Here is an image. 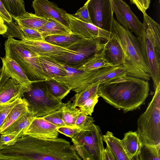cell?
Here are the masks:
<instances>
[{
    "label": "cell",
    "mask_w": 160,
    "mask_h": 160,
    "mask_svg": "<svg viewBox=\"0 0 160 160\" xmlns=\"http://www.w3.org/2000/svg\"><path fill=\"white\" fill-rule=\"evenodd\" d=\"M0 160H81L73 145L66 139L38 138L27 135L11 145L0 148Z\"/></svg>",
    "instance_id": "cell-1"
},
{
    "label": "cell",
    "mask_w": 160,
    "mask_h": 160,
    "mask_svg": "<svg viewBox=\"0 0 160 160\" xmlns=\"http://www.w3.org/2000/svg\"><path fill=\"white\" fill-rule=\"evenodd\" d=\"M149 91L148 81L126 75L100 83L98 94L107 103L126 113L139 108Z\"/></svg>",
    "instance_id": "cell-2"
},
{
    "label": "cell",
    "mask_w": 160,
    "mask_h": 160,
    "mask_svg": "<svg viewBox=\"0 0 160 160\" xmlns=\"http://www.w3.org/2000/svg\"><path fill=\"white\" fill-rule=\"evenodd\" d=\"M111 32L122 49L124 54L122 65L127 74L148 81L151 78L150 72L144 60L137 37L114 18Z\"/></svg>",
    "instance_id": "cell-3"
},
{
    "label": "cell",
    "mask_w": 160,
    "mask_h": 160,
    "mask_svg": "<svg viewBox=\"0 0 160 160\" xmlns=\"http://www.w3.org/2000/svg\"><path fill=\"white\" fill-rule=\"evenodd\" d=\"M143 16L141 33L137 37L155 90L160 82V26L146 13Z\"/></svg>",
    "instance_id": "cell-4"
},
{
    "label": "cell",
    "mask_w": 160,
    "mask_h": 160,
    "mask_svg": "<svg viewBox=\"0 0 160 160\" xmlns=\"http://www.w3.org/2000/svg\"><path fill=\"white\" fill-rule=\"evenodd\" d=\"M145 111L137 121V132L142 143L160 144V82Z\"/></svg>",
    "instance_id": "cell-5"
},
{
    "label": "cell",
    "mask_w": 160,
    "mask_h": 160,
    "mask_svg": "<svg viewBox=\"0 0 160 160\" xmlns=\"http://www.w3.org/2000/svg\"><path fill=\"white\" fill-rule=\"evenodd\" d=\"M7 38L4 44L5 56L12 58L17 62L23 69L30 80L33 81L51 79L43 71L38 56L26 49L18 40L10 36Z\"/></svg>",
    "instance_id": "cell-6"
},
{
    "label": "cell",
    "mask_w": 160,
    "mask_h": 160,
    "mask_svg": "<svg viewBox=\"0 0 160 160\" xmlns=\"http://www.w3.org/2000/svg\"><path fill=\"white\" fill-rule=\"evenodd\" d=\"M29 88L22 98L27 102L28 110L37 117H43L61 108L63 103L51 92L46 80L32 81Z\"/></svg>",
    "instance_id": "cell-7"
},
{
    "label": "cell",
    "mask_w": 160,
    "mask_h": 160,
    "mask_svg": "<svg viewBox=\"0 0 160 160\" xmlns=\"http://www.w3.org/2000/svg\"><path fill=\"white\" fill-rule=\"evenodd\" d=\"M74 148L83 160H102L104 148L100 127L92 123L71 138Z\"/></svg>",
    "instance_id": "cell-8"
},
{
    "label": "cell",
    "mask_w": 160,
    "mask_h": 160,
    "mask_svg": "<svg viewBox=\"0 0 160 160\" xmlns=\"http://www.w3.org/2000/svg\"><path fill=\"white\" fill-rule=\"evenodd\" d=\"M103 41L99 38H84L67 48L73 52H66L50 58L65 66L76 69L103 49Z\"/></svg>",
    "instance_id": "cell-9"
},
{
    "label": "cell",
    "mask_w": 160,
    "mask_h": 160,
    "mask_svg": "<svg viewBox=\"0 0 160 160\" xmlns=\"http://www.w3.org/2000/svg\"><path fill=\"white\" fill-rule=\"evenodd\" d=\"M87 6L92 24L111 32L114 11L110 0H88Z\"/></svg>",
    "instance_id": "cell-10"
},
{
    "label": "cell",
    "mask_w": 160,
    "mask_h": 160,
    "mask_svg": "<svg viewBox=\"0 0 160 160\" xmlns=\"http://www.w3.org/2000/svg\"><path fill=\"white\" fill-rule=\"evenodd\" d=\"M68 28L72 33L77 34L85 38H99L105 41L112 35L111 32L100 28L94 25L82 21L72 14L68 13Z\"/></svg>",
    "instance_id": "cell-11"
},
{
    "label": "cell",
    "mask_w": 160,
    "mask_h": 160,
    "mask_svg": "<svg viewBox=\"0 0 160 160\" xmlns=\"http://www.w3.org/2000/svg\"><path fill=\"white\" fill-rule=\"evenodd\" d=\"M32 7L36 15L42 18L53 19L68 28V13L63 9L59 8L54 3L48 0H34Z\"/></svg>",
    "instance_id": "cell-12"
},
{
    "label": "cell",
    "mask_w": 160,
    "mask_h": 160,
    "mask_svg": "<svg viewBox=\"0 0 160 160\" xmlns=\"http://www.w3.org/2000/svg\"><path fill=\"white\" fill-rule=\"evenodd\" d=\"M18 41L26 49L38 56L51 57L66 52H74L71 49L53 45L44 40L23 39Z\"/></svg>",
    "instance_id": "cell-13"
},
{
    "label": "cell",
    "mask_w": 160,
    "mask_h": 160,
    "mask_svg": "<svg viewBox=\"0 0 160 160\" xmlns=\"http://www.w3.org/2000/svg\"><path fill=\"white\" fill-rule=\"evenodd\" d=\"M57 127L43 117H36L27 128L24 134L38 138L55 139L58 138L59 134Z\"/></svg>",
    "instance_id": "cell-14"
},
{
    "label": "cell",
    "mask_w": 160,
    "mask_h": 160,
    "mask_svg": "<svg viewBox=\"0 0 160 160\" xmlns=\"http://www.w3.org/2000/svg\"><path fill=\"white\" fill-rule=\"evenodd\" d=\"M29 89L15 79L8 78L0 85V104L22 97Z\"/></svg>",
    "instance_id": "cell-15"
},
{
    "label": "cell",
    "mask_w": 160,
    "mask_h": 160,
    "mask_svg": "<svg viewBox=\"0 0 160 160\" xmlns=\"http://www.w3.org/2000/svg\"><path fill=\"white\" fill-rule=\"evenodd\" d=\"M4 22L7 27V30L3 35L4 37L10 36L18 38L21 40H44L42 35L37 30L23 27L12 21L9 23L5 22Z\"/></svg>",
    "instance_id": "cell-16"
},
{
    "label": "cell",
    "mask_w": 160,
    "mask_h": 160,
    "mask_svg": "<svg viewBox=\"0 0 160 160\" xmlns=\"http://www.w3.org/2000/svg\"><path fill=\"white\" fill-rule=\"evenodd\" d=\"M6 74L24 86L30 88L32 81L28 78L22 68L12 58L7 56L0 57Z\"/></svg>",
    "instance_id": "cell-17"
},
{
    "label": "cell",
    "mask_w": 160,
    "mask_h": 160,
    "mask_svg": "<svg viewBox=\"0 0 160 160\" xmlns=\"http://www.w3.org/2000/svg\"><path fill=\"white\" fill-rule=\"evenodd\" d=\"M118 10L128 23L129 30L138 37L141 34L142 23L132 11L129 6L123 0H113Z\"/></svg>",
    "instance_id": "cell-18"
},
{
    "label": "cell",
    "mask_w": 160,
    "mask_h": 160,
    "mask_svg": "<svg viewBox=\"0 0 160 160\" xmlns=\"http://www.w3.org/2000/svg\"><path fill=\"white\" fill-rule=\"evenodd\" d=\"M103 49L105 57L113 66L122 65L123 52L121 45L112 34L104 42Z\"/></svg>",
    "instance_id": "cell-19"
},
{
    "label": "cell",
    "mask_w": 160,
    "mask_h": 160,
    "mask_svg": "<svg viewBox=\"0 0 160 160\" xmlns=\"http://www.w3.org/2000/svg\"><path fill=\"white\" fill-rule=\"evenodd\" d=\"M41 66L50 79L66 76L67 72L64 66L49 57L38 56Z\"/></svg>",
    "instance_id": "cell-20"
},
{
    "label": "cell",
    "mask_w": 160,
    "mask_h": 160,
    "mask_svg": "<svg viewBox=\"0 0 160 160\" xmlns=\"http://www.w3.org/2000/svg\"><path fill=\"white\" fill-rule=\"evenodd\" d=\"M121 141L129 160H133L137 155L142 144L138 132L130 131L125 133Z\"/></svg>",
    "instance_id": "cell-21"
},
{
    "label": "cell",
    "mask_w": 160,
    "mask_h": 160,
    "mask_svg": "<svg viewBox=\"0 0 160 160\" xmlns=\"http://www.w3.org/2000/svg\"><path fill=\"white\" fill-rule=\"evenodd\" d=\"M36 117L29 110L19 117L2 133L4 134H20L24 135V132Z\"/></svg>",
    "instance_id": "cell-22"
},
{
    "label": "cell",
    "mask_w": 160,
    "mask_h": 160,
    "mask_svg": "<svg viewBox=\"0 0 160 160\" xmlns=\"http://www.w3.org/2000/svg\"><path fill=\"white\" fill-rule=\"evenodd\" d=\"M102 140L111 151L115 160H130L124 149L121 140L114 136L112 132L107 131L102 135Z\"/></svg>",
    "instance_id": "cell-23"
},
{
    "label": "cell",
    "mask_w": 160,
    "mask_h": 160,
    "mask_svg": "<svg viewBox=\"0 0 160 160\" xmlns=\"http://www.w3.org/2000/svg\"><path fill=\"white\" fill-rule=\"evenodd\" d=\"M84 38L79 35L71 32L48 36L44 38V40L53 45L67 48Z\"/></svg>",
    "instance_id": "cell-24"
},
{
    "label": "cell",
    "mask_w": 160,
    "mask_h": 160,
    "mask_svg": "<svg viewBox=\"0 0 160 160\" xmlns=\"http://www.w3.org/2000/svg\"><path fill=\"white\" fill-rule=\"evenodd\" d=\"M114 66L105 57L102 49L93 55L82 65L76 69L89 71Z\"/></svg>",
    "instance_id": "cell-25"
},
{
    "label": "cell",
    "mask_w": 160,
    "mask_h": 160,
    "mask_svg": "<svg viewBox=\"0 0 160 160\" xmlns=\"http://www.w3.org/2000/svg\"><path fill=\"white\" fill-rule=\"evenodd\" d=\"M18 24L27 28L38 30L48 21V19L39 17L35 14L26 12L22 15L13 18Z\"/></svg>",
    "instance_id": "cell-26"
},
{
    "label": "cell",
    "mask_w": 160,
    "mask_h": 160,
    "mask_svg": "<svg viewBox=\"0 0 160 160\" xmlns=\"http://www.w3.org/2000/svg\"><path fill=\"white\" fill-rule=\"evenodd\" d=\"M38 30L44 39L50 35L71 33L69 28L52 18H48L47 22Z\"/></svg>",
    "instance_id": "cell-27"
},
{
    "label": "cell",
    "mask_w": 160,
    "mask_h": 160,
    "mask_svg": "<svg viewBox=\"0 0 160 160\" xmlns=\"http://www.w3.org/2000/svg\"><path fill=\"white\" fill-rule=\"evenodd\" d=\"M28 110V104L24 99L22 102L15 106L9 112L0 127V133H2L11 124Z\"/></svg>",
    "instance_id": "cell-28"
},
{
    "label": "cell",
    "mask_w": 160,
    "mask_h": 160,
    "mask_svg": "<svg viewBox=\"0 0 160 160\" xmlns=\"http://www.w3.org/2000/svg\"><path fill=\"white\" fill-rule=\"evenodd\" d=\"M61 109L63 120L66 125L68 127H76L75 122L81 111L79 108L73 107L70 99L65 103H63Z\"/></svg>",
    "instance_id": "cell-29"
},
{
    "label": "cell",
    "mask_w": 160,
    "mask_h": 160,
    "mask_svg": "<svg viewBox=\"0 0 160 160\" xmlns=\"http://www.w3.org/2000/svg\"><path fill=\"white\" fill-rule=\"evenodd\" d=\"M135 159L160 160V144L152 145L142 143Z\"/></svg>",
    "instance_id": "cell-30"
},
{
    "label": "cell",
    "mask_w": 160,
    "mask_h": 160,
    "mask_svg": "<svg viewBox=\"0 0 160 160\" xmlns=\"http://www.w3.org/2000/svg\"><path fill=\"white\" fill-rule=\"evenodd\" d=\"M100 84L97 82L89 86L84 90L76 93L71 99L72 106L79 107L87 99L98 94V87Z\"/></svg>",
    "instance_id": "cell-31"
},
{
    "label": "cell",
    "mask_w": 160,
    "mask_h": 160,
    "mask_svg": "<svg viewBox=\"0 0 160 160\" xmlns=\"http://www.w3.org/2000/svg\"><path fill=\"white\" fill-rule=\"evenodd\" d=\"M12 18L24 14L25 10L23 0H0Z\"/></svg>",
    "instance_id": "cell-32"
},
{
    "label": "cell",
    "mask_w": 160,
    "mask_h": 160,
    "mask_svg": "<svg viewBox=\"0 0 160 160\" xmlns=\"http://www.w3.org/2000/svg\"><path fill=\"white\" fill-rule=\"evenodd\" d=\"M48 88L57 98L62 101L70 92V88L51 79L46 80Z\"/></svg>",
    "instance_id": "cell-33"
},
{
    "label": "cell",
    "mask_w": 160,
    "mask_h": 160,
    "mask_svg": "<svg viewBox=\"0 0 160 160\" xmlns=\"http://www.w3.org/2000/svg\"><path fill=\"white\" fill-rule=\"evenodd\" d=\"M24 99L19 97L7 103L0 104V127L11 109L17 104L22 102Z\"/></svg>",
    "instance_id": "cell-34"
},
{
    "label": "cell",
    "mask_w": 160,
    "mask_h": 160,
    "mask_svg": "<svg viewBox=\"0 0 160 160\" xmlns=\"http://www.w3.org/2000/svg\"><path fill=\"white\" fill-rule=\"evenodd\" d=\"M43 118L57 127L67 126L63 120L61 108L43 117Z\"/></svg>",
    "instance_id": "cell-35"
},
{
    "label": "cell",
    "mask_w": 160,
    "mask_h": 160,
    "mask_svg": "<svg viewBox=\"0 0 160 160\" xmlns=\"http://www.w3.org/2000/svg\"><path fill=\"white\" fill-rule=\"evenodd\" d=\"M99 97L98 94H97L87 99L78 107L80 111L87 115L91 116Z\"/></svg>",
    "instance_id": "cell-36"
},
{
    "label": "cell",
    "mask_w": 160,
    "mask_h": 160,
    "mask_svg": "<svg viewBox=\"0 0 160 160\" xmlns=\"http://www.w3.org/2000/svg\"><path fill=\"white\" fill-rule=\"evenodd\" d=\"M94 122L93 118L84 114L80 111L75 122L76 127L84 130Z\"/></svg>",
    "instance_id": "cell-37"
},
{
    "label": "cell",
    "mask_w": 160,
    "mask_h": 160,
    "mask_svg": "<svg viewBox=\"0 0 160 160\" xmlns=\"http://www.w3.org/2000/svg\"><path fill=\"white\" fill-rule=\"evenodd\" d=\"M72 15L82 21L92 24L87 6L85 4L78 9L75 13Z\"/></svg>",
    "instance_id": "cell-38"
},
{
    "label": "cell",
    "mask_w": 160,
    "mask_h": 160,
    "mask_svg": "<svg viewBox=\"0 0 160 160\" xmlns=\"http://www.w3.org/2000/svg\"><path fill=\"white\" fill-rule=\"evenodd\" d=\"M56 129L58 132L71 138L83 130L77 127L68 126L57 127Z\"/></svg>",
    "instance_id": "cell-39"
},
{
    "label": "cell",
    "mask_w": 160,
    "mask_h": 160,
    "mask_svg": "<svg viewBox=\"0 0 160 160\" xmlns=\"http://www.w3.org/2000/svg\"><path fill=\"white\" fill-rule=\"evenodd\" d=\"M22 137L20 134H4L2 133L0 140V148L3 145H11L14 144L16 139Z\"/></svg>",
    "instance_id": "cell-40"
},
{
    "label": "cell",
    "mask_w": 160,
    "mask_h": 160,
    "mask_svg": "<svg viewBox=\"0 0 160 160\" xmlns=\"http://www.w3.org/2000/svg\"><path fill=\"white\" fill-rule=\"evenodd\" d=\"M113 10L114 12H115L116 16L118 21L125 28L129 29V28L128 23L124 19L120 12L118 10L113 0H110Z\"/></svg>",
    "instance_id": "cell-41"
},
{
    "label": "cell",
    "mask_w": 160,
    "mask_h": 160,
    "mask_svg": "<svg viewBox=\"0 0 160 160\" xmlns=\"http://www.w3.org/2000/svg\"><path fill=\"white\" fill-rule=\"evenodd\" d=\"M0 16L5 22L9 23L12 18L0 0Z\"/></svg>",
    "instance_id": "cell-42"
},
{
    "label": "cell",
    "mask_w": 160,
    "mask_h": 160,
    "mask_svg": "<svg viewBox=\"0 0 160 160\" xmlns=\"http://www.w3.org/2000/svg\"><path fill=\"white\" fill-rule=\"evenodd\" d=\"M102 160H115L112 152L107 146L104 149Z\"/></svg>",
    "instance_id": "cell-43"
},
{
    "label": "cell",
    "mask_w": 160,
    "mask_h": 160,
    "mask_svg": "<svg viewBox=\"0 0 160 160\" xmlns=\"http://www.w3.org/2000/svg\"><path fill=\"white\" fill-rule=\"evenodd\" d=\"M132 4L136 5L138 9L143 14L146 13V11L143 7L142 0H130Z\"/></svg>",
    "instance_id": "cell-44"
},
{
    "label": "cell",
    "mask_w": 160,
    "mask_h": 160,
    "mask_svg": "<svg viewBox=\"0 0 160 160\" xmlns=\"http://www.w3.org/2000/svg\"><path fill=\"white\" fill-rule=\"evenodd\" d=\"M8 78H9L6 73L4 68L2 66L0 69V85Z\"/></svg>",
    "instance_id": "cell-45"
},
{
    "label": "cell",
    "mask_w": 160,
    "mask_h": 160,
    "mask_svg": "<svg viewBox=\"0 0 160 160\" xmlns=\"http://www.w3.org/2000/svg\"><path fill=\"white\" fill-rule=\"evenodd\" d=\"M7 27L3 19H0V34L3 35L7 31Z\"/></svg>",
    "instance_id": "cell-46"
},
{
    "label": "cell",
    "mask_w": 160,
    "mask_h": 160,
    "mask_svg": "<svg viewBox=\"0 0 160 160\" xmlns=\"http://www.w3.org/2000/svg\"><path fill=\"white\" fill-rule=\"evenodd\" d=\"M150 1L151 0H142L143 7L145 11L148 8Z\"/></svg>",
    "instance_id": "cell-47"
},
{
    "label": "cell",
    "mask_w": 160,
    "mask_h": 160,
    "mask_svg": "<svg viewBox=\"0 0 160 160\" xmlns=\"http://www.w3.org/2000/svg\"><path fill=\"white\" fill-rule=\"evenodd\" d=\"M1 135H2V133H0V140Z\"/></svg>",
    "instance_id": "cell-48"
},
{
    "label": "cell",
    "mask_w": 160,
    "mask_h": 160,
    "mask_svg": "<svg viewBox=\"0 0 160 160\" xmlns=\"http://www.w3.org/2000/svg\"><path fill=\"white\" fill-rule=\"evenodd\" d=\"M0 19H3L0 16Z\"/></svg>",
    "instance_id": "cell-49"
},
{
    "label": "cell",
    "mask_w": 160,
    "mask_h": 160,
    "mask_svg": "<svg viewBox=\"0 0 160 160\" xmlns=\"http://www.w3.org/2000/svg\"></svg>",
    "instance_id": "cell-50"
}]
</instances>
